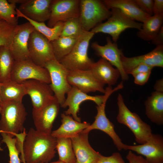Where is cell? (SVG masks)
Here are the masks:
<instances>
[{
  "mask_svg": "<svg viewBox=\"0 0 163 163\" xmlns=\"http://www.w3.org/2000/svg\"><path fill=\"white\" fill-rule=\"evenodd\" d=\"M2 137V141L5 143L8 149L10 163H20L19 157V152L16 145V139L11 137L6 133L1 132Z\"/></svg>",
  "mask_w": 163,
  "mask_h": 163,
  "instance_id": "cell-34",
  "label": "cell"
},
{
  "mask_svg": "<svg viewBox=\"0 0 163 163\" xmlns=\"http://www.w3.org/2000/svg\"><path fill=\"white\" fill-rule=\"evenodd\" d=\"M121 60L123 69L128 75L133 69L140 64L148 65L153 68L163 67V45L156 46L151 51L143 55L128 57L123 54Z\"/></svg>",
  "mask_w": 163,
  "mask_h": 163,
  "instance_id": "cell-18",
  "label": "cell"
},
{
  "mask_svg": "<svg viewBox=\"0 0 163 163\" xmlns=\"http://www.w3.org/2000/svg\"><path fill=\"white\" fill-rule=\"evenodd\" d=\"M44 67L49 72L50 87L61 106L66 100V94L72 87L67 80L69 70L56 59L47 62Z\"/></svg>",
  "mask_w": 163,
  "mask_h": 163,
  "instance_id": "cell-9",
  "label": "cell"
},
{
  "mask_svg": "<svg viewBox=\"0 0 163 163\" xmlns=\"http://www.w3.org/2000/svg\"><path fill=\"white\" fill-rule=\"evenodd\" d=\"M15 60L8 46H0V82L10 80L11 75Z\"/></svg>",
  "mask_w": 163,
  "mask_h": 163,
  "instance_id": "cell-29",
  "label": "cell"
},
{
  "mask_svg": "<svg viewBox=\"0 0 163 163\" xmlns=\"http://www.w3.org/2000/svg\"><path fill=\"white\" fill-rule=\"evenodd\" d=\"M56 144V138L51 134L31 128L24 138L20 160L25 163H48L55 156Z\"/></svg>",
  "mask_w": 163,
  "mask_h": 163,
  "instance_id": "cell-1",
  "label": "cell"
},
{
  "mask_svg": "<svg viewBox=\"0 0 163 163\" xmlns=\"http://www.w3.org/2000/svg\"><path fill=\"white\" fill-rule=\"evenodd\" d=\"M60 105L56 97L41 109L32 110L36 129L42 133L51 134L53 123L58 114Z\"/></svg>",
  "mask_w": 163,
  "mask_h": 163,
  "instance_id": "cell-15",
  "label": "cell"
},
{
  "mask_svg": "<svg viewBox=\"0 0 163 163\" xmlns=\"http://www.w3.org/2000/svg\"><path fill=\"white\" fill-rule=\"evenodd\" d=\"M27 0H8V2L9 3H14L16 5L17 4H21L26 2Z\"/></svg>",
  "mask_w": 163,
  "mask_h": 163,
  "instance_id": "cell-45",
  "label": "cell"
},
{
  "mask_svg": "<svg viewBox=\"0 0 163 163\" xmlns=\"http://www.w3.org/2000/svg\"><path fill=\"white\" fill-rule=\"evenodd\" d=\"M1 101L0 100V111H1V108H0V104H1Z\"/></svg>",
  "mask_w": 163,
  "mask_h": 163,
  "instance_id": "cell-47",
  "label": "cell"
},
{
  "mask_svg": "<svg viewBox=\"0 0 163 163\" xmlns=\"http://www.w3.org/2000/svg\"><path fill=\"white\" fill-rule=\"evenodd\" d=\"M163 22V15H153L143 23L137 36L145 41H152L159 31Z\"/></svg>",
  "mask_w": 163,
  "mask_h": 163,
  "instance_id": "cell-26",
  "label": "cell"
},
{
  "mask_svg": "<svg viewBox=\"0 0 163 163\" xmlns=\"http://www.w3.org/2000/svg\"><path fill=\"white\" fill-rule=\"evenodd\" d=\"M151 73V72L140 73L133 75L135 83L140 85H144L148 82Z\"/></svg>",
  "mask_w": 163,
  "mask_h": 163,
  "instance_id": "cell-38",
  "label": "cell"
},
{
  "mask_svg": "<svg viewBox=\"0 0 163 163\" xmlns=\"http://www.w3.org/2000/svg\"><path fill=\"white\" fill-rule=\"evenodd\" d=\"M129 150L144 156L149 163H163V137L153 133L145 143L136 145L126 144L125 150Z\"/></svg>",
  "mask_w": 163,
  "mask_h": 163,
  "instance_id": "cell-14",
  "label": "cell"
},
{
  "mask_svg": "<svg viewBox=\"0 0 163 163\" xmlns=\"http://www.w3.org/2000/svg\"><path fill=\"white\" fill-rule=\"evenodd\" d=\"M120 89V87L119 85L113 89L111 86L106 88L103 101L101 104L97 105L96 107L97 112L95 117L94 121L91 125L82 131L83 133H89L93 129H98L104 132L111 138L114 145L119 151L125 150L126 144L122 142L115 132L114 124L107 117L105 107L107 101L111 94Z\"/></svg>",
  "mask_w": 163,
  "mask_h": 163,
  "instance_id": "cell-7",
  "label": "cell"
},
{
  "mask_svg": "<svg viewBox=\"0 0 163 163\" xmlns=\"http://www.w3.org/2000/svg\"><path fill=\"white\" fill-rule=\"evenodd\" d=\"M88 133L82 132L70 139L76 163H97L101 155L90 145Z\"/></svg>",
  "mask_w": 163,
  "mask_h": 163,
  "instance_id": "cell-20",
  "label": "cell"
},
{
  "mask_svg": "<svg viewBox=\"0 0 163 163\" xmlns=\"http://www.w3.org/2000/svg\"><path fill=\"white\" fill-rule=\"evenodd\" d=\"M110 9L111 14L107 21L100 23L91 32L94 34L100 33L108 34L111 36L114 42L116 43L120 34L126 29L133 28L139 30L141 29L142 23L131 19L118 9Z\"/></svg>",
  "mask_w": 163,
  "mask_h": 163,
  "instance_id": "cell-5",
  "label": "cell"
},
{
  "mask_svg": "<svg viewBox=\"0 0 163 163\" xmlns=\"http://www.w3.org/2000/svg\"><path fill=\"white\" fill-rule=\"evenodd\" d=\"M52 0H27L18 9L25 16L34 21L44 22L49 20Z\"/></svg>",
  "mask_w": 163,
  "mask_h": 163,
  "instance_id": "cell-21",
  "label": "cell"
},
{
  "mask_svg": "<svg viewBox=\"0 0 163 163\" xmlns=\"http://www.w3.org/2000/svg\"><path fill=\"white\" fill-rule=\"evenodd\" d=\"M67 97L61 107L63 108L68 107L65 111L66 115H72L75 120L81 122V118L78 116L80 110V105L83 101H91L94 102L97 105H99L103 101L104 95L91 96L84 93L75 86H72L67 94Z\"/></svg>",
  "mask_w": 163,
  "mask_h": 163,
  "instance_id": "cell-17",
  "label": "cell"
},
{
  "mask_svg": "<svg viewBox=\"0 0 163 163\" xmlns=\"http://www.w3.org/2000/svg\"><path fill=\"white\" fill-rule=\"evenodd\" d=\"M78 37L59 36L51 41L55 59L59 62L72 50Z\"/></svg>",
  "mask_w": 163,
  "mask_h": 163,
  "instance_id": "cell-30",
  "label": "cell"
},
{
  "mask_svg": "<svg viewBox=\"0 0 163 163\" xmlns=\"http://www.w3.org/2000/svg\"><path fill=\"white\" fill-rule=\"evenodd\" d=\"M80 1L52 0L50 15L47 26L52 27L59 22L79 17Z\"/></svg>",
  "mask_w": 163,
  "mask_h": 163,
  "instance_id": "cell-13",
  "label": "cell"
},
{
  "mask_svg": "<svg viewBox=\"0 0 163 163\" xmlns=\"http://www.w3.org/2000/svg\"><path fill=\"white\" fill-rule=\"evenodd\" d=\"M154 88L155 91L163 92V79L158 80L155 83Z\"/></svg>",
  "mask_w": 163,
  "mask_h": 163,
  "instance_id": "cell-44",
  "label": "cell"
},
{
  "mask_svg": "<svg viewBox=\"0 0 163 163\" xmlns=\"http://www.w3.org/2000/svg\"><path fill=\"white\" fill-rule=\"evenodd\" d=\"M91 47L97 55L106 60L116 67L120 72L122 80L128 79V75L124 71L121 61V57L123 54L122 50L118 48L116 43H113L109 38L107 37V43L104 46L100 45L97 42H94L92 43Z\"/></svg>",
  "mask_w": 163,
  "mask_h": 163,
  "instance_id": "cell-19",
  "label": "cell"
},
{
  "mask_svg": "<svg viewBox=\"0 0 163 163\" xmlns=\"http://www.w3.org/2000/svg\"><path fill=\"white\" fill-rule=\"evenodd\" d=\"M104 4L109 9L117 8L127 16L134 21L142 23L151 16L142 11L133 0H104Z\"/></svg>",
  "mask_w": 163,
  "mask_h": 163,
  "instance_id": "cell-24",
  "label": "cell"
},
{
  "mask_svg": "<svg viewBox=\"0 0 163 163\" xmlns=\"http://www.w3.org/2000/svg\"><path fill=\"white\" fill-rule=\"evenodd\" d=\"M117 104L118 122L129 128L133 133L136 142L139 144L146 142L153 134L150 126L143 121L137 114L129 110L125 104L123 96L120 93L117 96Z\"/></svg>",
  "mask_w": 163,
  "mask_h": 163,
  "instance_id": "cell-3",
  "label": "cell"
},
{
  "mask_svg": "<svg viewBox=\"0 0 163 163\" xmlns=\"http://www.w3.org/2000/svg\"><path fill=\"white\" fill-rule=\"evenodd\" d=\"M16 26L11 24L6 21L0 19V35L11 34Z\"/></svg>",
  "mask_w": 163,
  "mask_h": 163,
  "instance_id": "cell-37",
  "label": "cell"
},
{
  "mask_svg": "<svg viewBox=\"0 0 163 163\" xmlns=\"http://www.w3.org/2000/svg\"><path fill=\"white\" fill-rule=\"evenodd\" d=\"M23 163H25V162H23Z\"/></svg>",
  "mask_w": 163,
  "mask_h": 163,
  "instance_id": "cell-49",
  "label": "cell"
},
{
  "mask_svg": "<svg viewBox=\"0 0 163 163\" xmlns=\"http://www.w3.org/2000/svg\"><path fill=\"white\" fill-rule=\"evenodd\" d=\"M90 70L97 80L104 85H108V86L115 85L120 76L119 71L102 58L96 62H94Z\"/></svg>",
  "mask_w": 163,
  "mask_h": 163,
  "instance_id": "cell-22",
  "label": "cell"
},
{
  "mask_svg": "<svg viewBox=\"0 0 163 163\" xmlns=\"http://www.w3.org/2000/svg\"><path fill=\"white\" fill-rule=\"evenodd\" d=\"M21 83L26 95L31 98L33 110L41 109L55 98L49 84L35 79L27 80Z\"/></svg>",
  "mask_w": 163,
  "mask_h": 163,
  "instance_id": "cell-12",
  "label": "cell"
},
{
  "mask_svg": "<svg viewBox=\"0 0 163 163\" xmlns=\"http://www.w3.org/2000/svg\"><path fill=\"white\" fill-rule=\"evenodd\" d=\"M84 31L71 52L59 62L69 71L90 69L93 62L88 54L90 42L94 35Z\"/></svg>",
  "mask_w": 163,
  "mask_h": 163,
  "instance_id": "cell-4",
  "label": "cell"
},
{
  "mask_svg": "<svg viewBox=\"0 0 163 163\" xmlns=\"http://www.w3.org/2000/svg\"><path fill=\"white\" fill-rule=\"evenodd\" d=\"M126 158L129 163H149L142 156L137 155L130 150L129 151Z\"/></svg>",
  "mask_w": 163,
  "mask_h": 163,
  "instance_id": "cell-39",
  "label": "cell"
},
{
  "mask_svg": "<svg viewBox=\"0 0 163 163\" xmlns=\"http://www.w3.org/2000/svg\"><path fill=\"white\" fill-rule=\"evenodd\" d=\"M67 80L72 86L86 94L98 91L104 94L106 92L104 85L95 78L90 69L69 71Z\"/></svg>",
  "mask_w": 163,
  "mask_h": 163,
  "instance_id": "cell-16",
  "label": "cell"
},
{
  "mask_svg": "<svg viewBox=\"0 0 163 163\" xmlns=\"http://www.w3.org/2000/svg\"><path fill=\"white\" fill-rule=\"evenodd\" d=\"M29 59L44 67L48 62L55 59L51 42L35 30L30 35L28 43Z\"/></svg>",
  "mask_w": 163,
  "mask_h": 163,
  "instance_id": "cell-8",
  "label": "cell"
},
{
  "mask_svg": "<svg viewBox=\"0 0 163 163\" xmlns=\"http://www.w3.org/2000/svg\"><path fill=\"white\" fill-rule=\"evenodd\" d=\"M35 30L28 22L14 27L8 47L15 60L29 59L28 41L30 34Z\"/></svg>",
  "mask_w": 163,
  "mask_h": 163,
  "instance_id": "cell-11",
  "label": "cell"
},
{
  "mask_svg": "<svg viewBox=\"0 0 163 163\" xmlns=\"http://www.w3.org/2000/svg\"><path fill=\"white\" fill-rule=\"evenodd\" d=\"M56 149L59 155V161L64 163H76V158L70 138H56Z\"/></svg>",
  "mask_w": 163,
  "mask_h": 163,
  "instance_id": "cell-31",
  "label": "cell"
},
{
  "mask_svg": "<svg viewBox=\"0 0 163 163\" xmlns=\"http://www.w3.org/2000/svg\"><path fill=\"white\" fill-rule=\"evenodd\" d=\"M153 68L152 66L145 64L139 65L133 69L129 74L133 76L139 73L151 72Z\"/></svg>",
  "mask_w": 163,
  "mask_h": 163,
  "instance_id": "cell-40",
  "label": "cell"
},
{
  "mask_svg": "<svg viewBox=\"0 0 163 163\" xmlns=\"http://www.w3.org/2000/svg\"><path fill=\"white\" fill-rule=\"evenodd\" d=\"M97 163H125L120 154L115 152L109 156L101 155Z\"/></svg>",
  "mask_w": 163,
  "mask_h": 163,
  "instance_id": "cell-36",
  "label": "cell"
},
{
  "mask_svg": "<svg viewBox=\"0 0 163 163\" xmlns=\"http://www.w3.org/2000/svg\"><path fill=\"white\" fill-rule=\"evenodd\" d=\"M45 163L41 162V163ZM64 163L58 160V161H54V162H50V163L48 162V163Z\"/></svg>",
  "mask_w": 163,
  "mask_h": 163,
  "instance_id": "cell-46",
  "label": "cell"
},
{
  "mask_svg": "<svg viewBox=\"0 0 163 163\" xmlns=\"http://www.w3.org/2000/svg\"><path fill=\"white\" fill-rule=\"evenodd\" d=\"M133 1L142 11L151 16L153 15L154 0H133Z\"/></svg>",
  "mask_w": 163,
  "mask_h": 163,
  "instance_id": "cell-35",
  "label": "cell"
},
{
  "mask_svg": "<svg viewBox=\"0 0 163 163\" xmlns=\"http://www.w3.org/2000/svg\"><path fill=\"white\" fill-rule=\"evenodd\" d=\"M1 85V83L0 82V86Z\"/></svg>",
  "mask_w": 163,
  "mask_h": 163,
  "instance_id": "cell-48",
  "label": "cell"
},
{
  "mask_svg": "<svg viewBox=\"0 0 163 163\" xmlns=\"http://www.w3.org/2000/svg\"><path fill=\"white\" fill-rule=\"evenodd\" d=\"M12 34L6 35H0V46H8L10 44Z\"/></svg>",
  "mask_w": 163,
  "mask_h": 163,
  "instance_id": "cell-43",
  "label": "cell"
},
{
  "mask_svg": "<svg viewBox=\"0 0 163 163\" xmlns=\"http://www.w3.org/2000/svg\"><path fill=\"white\" fill-rule=\"evenodd\" d=\"M61 124L57 129L52 132L51 135L57 138H70L76 136L90 125L86 122L82 123L75 120L69 115L61 114Z\"/></svg>",
  "mask_w": 163,
  "mask_h": 163,
  "instance_id": "cell-23",
  "label": "cell"
},
{
  "mask_svg": "<svg viewBox=\"0 0 163 163\" xmlns=\"http://www.w3.org/2000/svg\"><path fill=\"white\" fill-rule=\"evenodd\" d=\"M26 95L23 85L11 81L1 83L0 86V100L1 101L14 100L22 101Z\"/></svg>",
  "mask_w": 163,
  "mask_h": 163,
  "instance_id": "cell-27",
  "label": "cell"
},
{
  "mask_svg": "<svg viewBox=\"0 0 163 163\" xmlns=\"http://www.w3.org/2000/svg\"><path fill=\"white\" fill-rule=\"evenodd\" d=\"M16 10L18 18L21 17L26 19L36 30L44 36L50 42L56 39L60 36L64 22H59L53 27H50L46 25L44 23L36 22L25 16L18 8H16Z\"/></svg>",
  "mask_w": 163,
  "mask_h": 163,
  "instance_id": "cell-28",
  "label": "cell"
},
{
  "mask_svg": "<svg viewBox=\"0 0 163 163\" xmlns=\"http://www.w3.org/2000/svg\"><path fill=\"white\" fill-rule=\"evenodd\" d=\"M16 5L6 0H0V19L13 25H17Z\"/></svg>",
  "mask_w": 163,
  "mask_h": 163,
  "instance_id": "cell-33",
  "label": "cell"
},
{
  "mask_svg": "<svg viewBox=\"0 0 163 163\" xmlns=\"http://www.w3.org/2000/svg\"><path fill=\"white\" fill-rule=\"evenodd\" d=\"M0 108V132L14 137L25 130L24 123L27 113L22 101H1Z\"/></svg>",
  "mask_w": 163,
  "mask_h": 163,
  "instance_id": "cell-2",
  "label": "cell"
},
{
  "mask_svg": "<svg viewBox=\"0 0 163 163\" xmlns=\"http://www.w3.org/2000/svg\"><path fill=\"white\" fill-rule=\"evenodd\" d=\"M84 31L79 17L72 18L64 21L60 36L78 37Z\"/></svg>",
  "mask_w": 163,
  "mask_h": 163,
  "instance_id": "cell-32",
  "label": "cell"
},
{
  "mask_svg": "<svg viewBox=\"0 0 163 163\" xmlns=\"http://www.w3.org/2000/svg\"><path fill=\"white\" fill-rule=\"evenodd\" d=\"M145 114L153 123L163 124V92L155 91L144 103Z\"/></svg>",
  "mask_w": 163,
  "mask_h": 163,
  "instance_id": "cell-25",
  "label": "cell"
},
{
  "mask_svg": "<svg viewBox=\"0 0 163 163\" xmlns=\"http://www.w3.org/2000/svg\"><path fill=\"white\" fill-rule=\"evenodd\" d=\"M153 15H163V0H154Z\"/></svg>",
  "mask_w": 163,
  "mask_h": 163,
  "instance_id": "cell-41",
  "label": "cell"
},
{
  "mask_svg": "<svg viewBox=\"0 0 163 163\" xmlns=\"http://www.w3.org/2000/svg\"><path fill=\"white\" fill-rule=\"evenodd\" d=\"M11 81L18 83L30 79H35L50 84V77L45 68L37 66L29 59L15 60L11 75Z\"/></svg>",
  "mask_w": 163,
  "mask_h": 163,
  "instance_id": "cell-10",
  "label": "cell"
},
{
  "mask_svg": "<svg viewBox=\"0 0 163 163\" xmlns=\"http://www.w3.org/2000/svg\"><path fill=\"white\" fill-rule=\"evenodd\" d=\"M152 43L156 46L163 45V27H161L159 31L155 38L152 41Z\"/></svg>",
  "mask_w": 163,
  "mask_h": 163,
  "instance_id": "cell-42",
  "label": "cell"
},
{
  "mask_svg": "<svg viewBox=\"0 0 163 163\" xmlns=\"http://www.w3.org/2000/svg\"><path fill=\"white\" fill-rule=\"evenodd\" d=\"M79 11L81 24L84 30L87 31L107 19L111 13L103 1L99 0H80Z\"/></svg>",
  "mask_w": 163,
  "mask_h": 163,
  "instance_id": "cell-6",
  "label": "cell"
}]
</instances>
